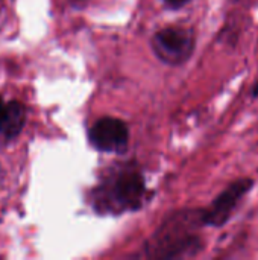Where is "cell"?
Here are the masks:
<instances>
[{
    "label": "cell",
    "mask_w": 258,
    "mask_h": 260,
    "mask_svg": "<svg viewBox=\"0 0 258 260\" xmlns=\"http://www.w3.org/2000/svg\"><path fill=\"white\" fill-rule=\"evenodd\" d=\"M144 195L143 177L132 168H125L109 178L100 195V204L111 210L137 209Z\"/></svg>",
    "instance_id": "6da1fadb"
},
{
    "label": "cell",
    "mask_w": 258,
    "mask_h": 260,
    "mask_svg": "<svg viewBox=\"0 0 258 260\" xmlns=\"http://www.w3.org/2000/svg\"><path fill=\"white\" fill-rule=\"evenodd\" d=\"M167 6H170V8H173V9H178V8H182L184 5H187L189 2H192V0H163Z\"/></svg>",
    "instance_id": "8992f818"
},
{
    "label": "cell",
    "mask_w": 258,
    "mask_h": 260,
    "mask_svg": "<svg viewBox=\"0 0 258 260\" xmlns=\"http://www.w3.org/2000/svg\"><path fill=\"white\" fill-rule=\"evenodd\" d=\"M251 94H252V98H254V99H255V98H258V75H257V79H255V82H254V85H252Z\"/></svg>",
    "instance_id": "52a82bcc"
},
{
    "label": "cell",
    "mask_w": 258,
    "mask_h": 260,
    "mask_svg": "<svg viewBox=\"0 0 258 260\" xmlns=\"http://www.w3.org/2000/svg\"><path fill=\"white\" fill-rule=\"evenodd\" d=\"M24 108L17 101L5 102L0 99V143L18 136L24 125Z\"/></svg>",
    "instance_id": "5b68a950"
},
{
    "label": "cell",
    "mask_w": 258,
    "mask_h": 260,
    "mask_svg": "<svg viewBox=\"0 0 258 260\" xmlns=\"http://www.w3.org/2000/svg\"><path fill=\"white\" fill-rule=\"evenodd\" d=\"M196 37L193 29L184 26H169L161 29L152 38L155 55L169 66H181L190 59L195 52Z\"/></svg>",
    "instance_id": "7a4b0ae2"
},
{
    "label": "cell",
    "mask_w": 258,
    "mask_h": 260,
    "mask_svg": "<svg viewBox=\"0 0 258 260\" xmlns=\"http://www.w3.org/2000/svg\"><path fill=\"white\" fill-rule=\"evenodd\" d=\"M128 126L113 117L100 119L90 129V142L103 152H123L128 146Z\"/></svg>",
    "instance_id": "277c9868"
},
{
    "label": "cell",
    "mask_w": 258,
    "mask_h": 260,
    "mask_svg": "<svg viewBox=\"0 0 258 260\" xmlns=\"http://www.w3.org/2000/svg\"><path fill=\"white\" fill-rule=\"evenodd\" d=\"M254 180L251 178H239L230 183L216 198L214 201L202 210V222L208 227H224L231 216L234 215L240 201L246 197V193L252 189Z\"/></svg>",
    "instance_id": "3957f363"
}]
</instances>
